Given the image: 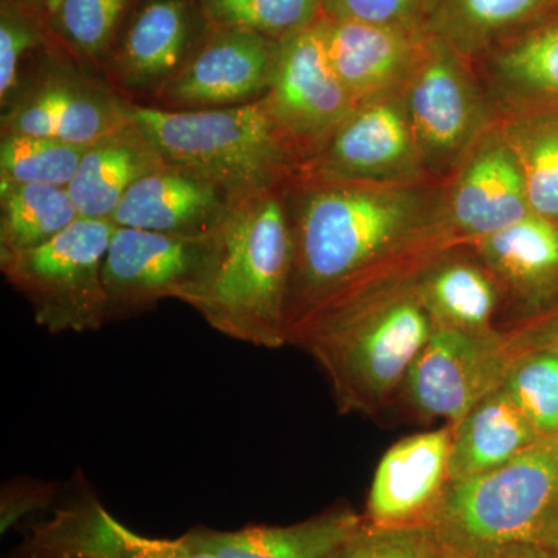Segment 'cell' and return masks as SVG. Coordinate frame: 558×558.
Wrapping results in <instances>:
<instances>
[{
  "mask_svg": "<svg viewBox=\"0 0 558 558\" xmlns=\"http://www.w3.org/2000/svg\"><path fill=\"white\" fill-rule=\"evenodd\" d=\"M216 231L183 236L116 227L102 260L108 323L182 299L207 266Z\"/></svg>",
  "mask_w": 558,
  "mask_h": 558,
  "instance_id": "obj_9",
  "label": "cell"
},
{
  "mask_svg": "<svg viewBox=\"0 0 558 558\" xmlns=\"http://www.w3.org/2000/svg\"><path fill=\"white\" fill-rule=\"evenodd\" d=\"M509 351H523V349H546L558 355V312L542 322L529 325L515 332L505 333Z\"/></svg>",
  "mask_w": 558,
  "mask_h": 558,
  "instance_id": "obj_36",
  "label": "cell"
},
{
  "mask_svg": "<svg viewBox=\"0 0 558 558\" xmlns=\"http://www.w3.org/2000/svg\"><path fill=\"white\" fill-rule=\"evenodd\" d=\"M332 68L355 108L399 97L424 35L389 25L323 17Z\"/></svg>",
  "mask_w": 558,
  "mask_h": 558,
  "instance_id": "obj_18",
  "label": "cell"
},
{
  "mask_svg": "<svg viewBox=\"0 0 558 558\" xmlns=\"http://www.w3.org/2000/svg\"><path fill=\"white\" fill-rule=\"evenodd\" d=\"M279 40L258 33L216 31L194 49L179 75L154 100L160 109L245 105L269 92Z\"/></svg>",
  "mask_w": 558,
  "mask_h": 558,
  "instance_id": "obj_13",
  "label": "cell"
},
{
  "mask_svg": "<svg viewBox=\"0 0 558 558\" xmlns=\"http://www.w3.org/2000/svg\"><path fill=\"white\" fill-rule=\"evenodd\" d=\"M510 351L505 333H473L435 325L411 366L402 392L417 416L457 425L501 387Z\"/></svg>",
  "mask_w": 558,
  "mask_h": 558,
  "instance_id": "obj_10",
  "label": "cell"
},
{
  "mask_svg": "<svg viewBox=\"0 0 558 558\" xmlns=\"http://www.w3.org/2000/svg\"><path fill=\"white\" fill-rule=\"evenodd\" d=\"M13 558H215L190 542L148 537L124 526L92 495L58 508L33 526Z\"/></svg>",
  "mask_w": 558,
  "mask_h": 558,
  "instance_id": "obj_16",
  "label": "cell"
},
{
  "mask_svg": "<svg viewBox=\"0 0 558 558\" xmlns=\"http://www.w3.org/2000/svg\"><path fill=\"white\" fill-rule=\"evenodd\" d=\"M130 119L165 163L207 180L234 202L282 189L303 171V160L264 97L226 108L183 110L130 101Z\"/></svg>",
  "mask_w": 558,
  "mask_h": 558,
  "instance_id": "obj_4",
  "label": "cell"
},
{
  "mask_svg": "<svg viewBox=\"0 0 558 558\" xmlns=\"http://www.w3.org/2000/svg\"><path fill=\"white\" fill-rule=\"evenodd\" d=\"M451 438V425L417 433L381 457L366 506L369 524L428 526L450 487Z\"/></svg>",
  "mask_w": 558,
  "mask_h": 558,
  "instance_id": "obj_15",
  "label": "cell"
},
{
  "mask_svg": "<svg viewBox=\"0 0 558 558\" xmlns=\"http://www.w3.org/2000/svg\"><path fill=\"white\" fill-rule=\"evenodd\" d=\"M303 172L377 185H417L427 174L400 95L355 108Z\"/></svg>",
  "mask_w": 558,
  "mask_h": 558,
  "instance_id": "obj_12",
  "label": "cell"
},
{
  "mask_svg": "<svg viewBox=\"0 0 558 558\" xmlns=\"http://www.w3.org/2000/svg\"><path fill=\"white\" fill-rule=\"evenodd\" d=\"M234 204L207 180L165 165L128 191L110 222L126 229L204 236L222 226Z\"/></svg>",
  "mask_w": 558,
  "mask_h": 558,
  "instance_id": "obj_19",
  "label": "cell"
},
{
  "mask_svg": "<svg viewBox=\"0 0 558 558\" xmlns=\"http://www.w3.org/2000/svg\"><path fill=\"white\" fill-rule=\"evenodd\" d=\"M322 5L330 20L389 25L421 33L422 0H322Z\"/></svg>",
  "mask_w": 558,
  "mask_h": 558,
  "instance_id": "obj_35",
  "label": "cell"
},
{
  "mask_svg": "<svg viewBox=\"0 0 558 558\" xmlns=\"http://www.w3.org/2000/svg\"><path fill=\"white\" fill-rule=\"evenodd\" d=\"M539 436L558 435V355L546 349L510 352L501 384Z\"/></svg>",
  "mask_w": 558,
  "mask_h": 558,
  "instance_id": "obj_31",
  "label": "cell"
},
{
  "mask_svg": "<svg viewBox=\"0 0 558 558\" xmlns=\"http://www.w3.org/2000/svg\"><path fill=\"white\" fill-rule=\"evenodd\" d=\"M264 100L304 167L354 112V101L329 60L323 17L279 39Z\"/></svg>",
  "mask_w": 558,
  "mask_h": 558,
  "instance_id": "obj_8",
  "label": "cell"
},
{
  "mask_svg": "<svg viewBox=\"0 0 558 558\" xmlns=\"http://www.w3.org/2000/svg\"><path fill=\"white\" fill-rule=\"evenodd\" d=\"M490 558H558V550L539 545L517 546Z\"/></svg>",
  "mask_w": 558,
  "mask_h": 558,
  "instance_id": "obj_37",
  "label": "cell"
},
{
  "mask_svg": "<svg viewBox=\"0 0 558 558\" xmlns=\"http://www.w3.org/2000/svg\"><path fill=\"white\" fill-rule=\"evenodd\" d=\"M542 438L499 387L453 425L450 484L508 464Z\"/></svg>",
  "mask_w": 558,
  "mask_h": 558,
  "instance_id": "obj_23",
  "label": "cell"
},
{
  "mask_svg": "<svg viewBox=\"0 0 558 558\" xmlns=\"http://www.w3.org/2000/svg\"><path fill=\"white\" fill-rule=\"evenodd\" d=\"M86 148L39 135L2 134L0 183L69 189Z\"/></svg>",
  "mask_w": 558,
  "mask_h": 558,
  "instance_id": "obj_29",
  "label": "cell"
},
{
  "mask_svg": "<svg viewBox=\"0 0 558 558\" xmlns=\"http://www.w3.org/2000/svg\"><path fill=\"white\" fill-rule=\"evenodd\" d=\"M40 44V33L31 17L9 0L0 10V102L2 109L13 101L24 83V62Z\"/></svg>",
  "mask_w": 558,
  "mask_h": 558,
  "instance_id": "obj_34",
  "label": "cell"
},
{
  "mask_svg": "<svg viewBox=\"0 0 558 558\" xmlns=\"http://www.w3.org/2000/svg\"><path fill=\"white\" fill-rule=\"evenodd\" d=\"M483 89L502 120L558 112V17L488 51Z\"/></svg>",
  "mask_w": 558,
  "mask_h": 558,
  "instance_id": "obj_20",
  "label": "cell"
},
{
  "mask_svg": "<svg viewBox=\"0 0 558 558\" xmlns=\"http://www.w3.org/2000/svg\"><path fill=\"white\" fill-rule=\"evenodd\" d=\"M417 185L349 182L303 171L286 185L293 242L288 337L333 296L424 247L432 234H442V201Z\"/></svg>",
  "mask_w": 558,
  "mask_h": 558,
  "instance_id": "obj_1",
  "label": "cell"
},
{
  "mask_svg": "<svg viewBox=\"0 0 558 558\" xmlns=\"http://www.w3.org/2000/svg\"><path fill=\"white\" fill-rule=\"evenodd\" d=\"M428 526L459 558L549 546L558 531V435L542 436L501 468L450 484Z\"/></svg>",
  "mask_w": 558,
  "mask_h": 558,
  "instance_id": "obj_5",
  "label": "cell"
},
{
  "mask_svg": "<svg viewBox=\"0 0 558 558\" xmlns=\"http://www.w3.org/2000/svg\"><path fill=\"white\" fill-rule=\"evenodd\" d=\"M549 548H554L558 550V531L556 534V537L553 538V542H550Z\"/></svg>",
  "mask_w": 558,
  "mask_h": 558,
  "instance_id": "obj_38",
  "label": "cell"
},
{
  "mask_svg": "<svg viewBox=\"0 0 558 558\" xmlns=\"http://www.w3.org/2000/svg\"><path fill=\"white\" fill-rule=\"evenodd\" d=\"M365 523L348 508L326 510L289 526H253L238 531L196 527L186 537L215 558H330Z\"/></svg>",
  "mask_w": 558,
  "mask_h": 558,
  "instance_id": "obj_21",
  "label": "cell"
},
{
  "mask_svg": "<svg viewBox=\"0 0 558 558\" xmlns=\"http://www.w3.org/2000/svg\"><path fill=\"white\" fill-rule=\"evenodd\" d=\"M284 189L231 207L201 278L179 300L213 329L258 348L289 344L293 242Z\"/></svg>",
  "mask_w": 558,
  "mask_h": 558,
  "instance_id": "obj_3",
  "label": "cell"
},
{
  "mask_svg": "<svg viewBox=\"0 0 558 558\" xmlns=\"http://www.w3.org/2000/svg\"><path fill=\"white\" fill-rule=\"evenodd\" d=\"M330 558H459L429 526L379 527L365 519Z\"/></svg>",
  "mask_w": 558,
  "mask_h": 558,
  "instance_id": "obj_33",
  "label": "cell"
},
{
  "mask_svg": "<svg viewBox=\"0 0 558 558\" xmlns=\"http://www.w3.org/2000/svg\"><path fill=\"white\" fill-rule=\"evenodd\" d=\"M132 0H54L53 22L65 43L90 61L112 50Z\"/></svg>",
  "mask_w": 558,
  "mask_h": 558,
  "instance_id": "obj_32",
  "label": "cell"
},
{
  "mask_svg": "<svg viewBox=\"0 0 558 558\" xmlns=\"http://www.w3.org/2000/svg\"><path fill=\"white\" fill-rule=\"evenodd\" d=\"M202 14L216 31L258 33L282 39L318 21L322 0H199Z\"/></svg>",
  "mask_w": 558,
  "mask_h": 558,
  "instance_id": "obj_30",
  "label": "cell"
},
{
  "mask_svg": "<svg viewBox=\"0 0 558 558\" xmlns=\"http://www.w3.org/2000/svg\"><path fill=\"white\" fill-rule=\"evenodd\" d=\"M80 218L68 189L0 183V256L39 247Z\"/></svg>",
  "mask_w": 558,
  "mask_h": 558,
  "instance_id": "obj_27",
  "label": "cell"
},
{
  "mask_svg": "<svg viewBox=\"0 0 558 558\" xmlns=\"http://www.w3.org/2000/svg\"><path fill=\"white\" fill-rule=\"evenodd\" d=\"M417 270L377 271L290 329L289 344L315 360L341 413H379L402 391L435 328Z\"/></svg>",
  "mask_w": 558,
  "mask_h": 558,
  "instance_id": "obj_2",
  "label": "cell"
},
{
  "mask_svg": "<svg viewBox=\"0 0 558 558\" xmlns=\"http://www.w3.org/2000/svg\"><path fill=\"white\" fill-rule=\"evenodd\" d=\"M416 289L433 323L473 333L495 332L499 284L486 266L461 258L429 259Z\"/></svg>",
  "mask_w": 558,
  "mask_h": 558,
  "instance_id": "obj_25",
  "label": "cell"
},
{
  "mask_svg": "<svg viewBox=\"0 0 558 558\" xmlns=\"http://www.w3.org/2000/svg\"><path fill=\"white\" fill-rule=\"evenodd\" d=\"M531 213L519 161L501 128H490L459 165L440 211V229L472 244Z\"/></svg>",
  "mask_w": 558,
  "mask_h": 558,
  "instance_id": "obj_14",
  "label": "cell"
},
{
  "mask_svg": "<svg viewBox=\"0 0 558 558\" xmlns=\"http://www.w3.org/2000/svg\"><path fill=\"white\" fill-rule=\"evenodd\" d=\"M549 0H422L418 31L462 58L480 57L526 24Z\"/></svg>",
  "mask_w": 558,
  "mask_h": 558,
  "instance_id": "obj_26",
  "label": "cell"
},
{
  "mask_svg": "<svg viewBox=\"0 0 558 558\" xmlns=\"http://www.w3.org/2000/svg\"><path fill=\"white\" fill-rule=\"evenodd\" d=\"M194 49L189 0H145L110 58V86L126 98L156 100Z\"/></svg>",
  "mask_w": 558,
  "mask_h": 558,
  "instance_id": "obj_17",
  "label": "cell"
},
{
  "mask_svg": "<svg viewBox=\"0 0 558 558\" xmlns=\"http://www.w3.org/2000/svg\"><path fill=\"white\" fill-rule=\"evenodd\" d=\"M499 128L519 161L531 211L558 222V116L513 117Z\"/></svg>",
  "mask_w": 558,
  "mask_h": 558,
  "instance_id": "obj_28",
  "label": "cell"
},
{
  "mask_svg": "<svg viewBox=\"0 0 558 558\" xmlns=\"http://www.w3.org/2000/svg\"><path fill=\"white\" fill-rule=\"evenodd\" d=\"M130 98L73 69L44 70L2 109V134L39 135L89 146L130 121Z\"/></svg>",
  "mask_w": 558,
  "mask_h": 558,
  "instance_id": "obj_11",
  "label": "cell"
},
{
  "mask_svg": "<svg viewBox=\"0 0 558 558\" xmlns=\"http://www.w3.org/2000/svg\"><path fill=\"white\" fill-rule=\"evenodd\" d=\"M165 165L159 149L130 119L87 146L68 191L81 218L110 220L128 191Z\"/></svg>",
  "mask_w": 558,
  "mask_h": 558,
  "instance_id": "obj_22",
  "label": "cell"
},
{
  "mask_svg": "<svg viewBox=\"0 0 558 558\" xmlns=\"http://www.w3.org/2000/svg\"><path fill=\"white\" fill-rule=\"evenodd\" d=\"M499 286L532 301L558 282V223L531 213L508 229L472 242Z\"/></svg>",
  "mask_w": 558,
  "mask_h": 558,
  "instance_id": "obj_24",
  "label": "cell"
},
{
  "mask_svg": "<svg viewBox=\"0 0 558 558\" xmlns=\"http://www.w3.org/2000/svg\"><path fill=\"white\" fill-rule=\"evenodd\" d=\"M113 230L110 220L80 218L39 247L0 256L3 277L40 328L81 333L108 325L102 260Z\"/></svg>",
  "mask_w": 558,
  "mask_h": 558,
  "instance_id": "obj_6",
  "label": "cell"
},
{
  "mask_svg": "<svg viewBox=\"0 0 558 558\" xmlns=\"http://www.w3.org/2000/svg\"><path fill=\"white\" fill-rule=\"evenodd\" d=\"M427 174L459 167L492 128L494 109L465 58L442 40L424 36L400 92Z\"/></svg>",
  "mask_w": 558,
  "mask_h": 558,
  "instance_id": "obj_7",
  "label": "cell"
}]
</instances>
